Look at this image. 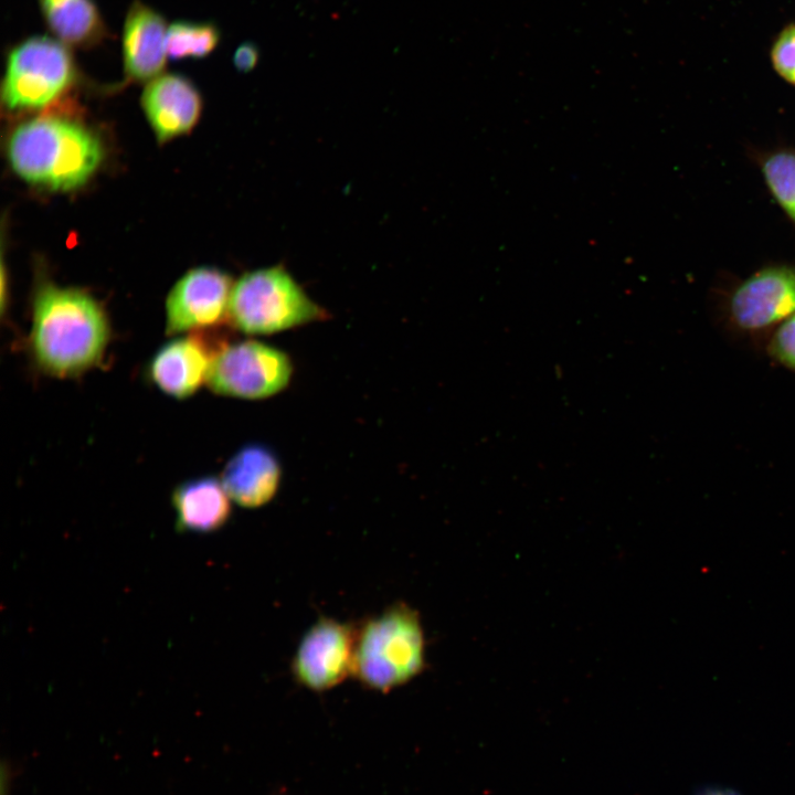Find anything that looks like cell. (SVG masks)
I'll return each instance as SVG.
<instances>
[{"mask_svg": "<svg viewBox=\"0 0 795 795\" xmlns=\"http://www.w3.org/2000/svg\"><path fill=\"white\" fill-rule=\"evenodd\" d=\"M105 311L88 294L43 285L33 304L30 350L36 365L57 378H73L95 367L109 341Z\"/></svg>", "mask_w": 795, "mask_h": 795, "instance_id": "1", "label": "cell"}, {"mask_svg": "<svg viewBox=\"0 0 795 795\" xmlns=\"http://www.w3.org/2000/svg\"><path fill=\"white\" fill-rule=\"evenodd\" d=\"M8 150L21 178L62 191L84 184L103 159L102 144L92 131L60 117L23 123L12 132Z\"/></svg>", "mask_w": 795, "mask_h": 795, "instance_id": "2", "label": "cell"}, {"mask_svg": "<svg viewBox=\"0 0 795 795\" xmlns=\"http://www.w3.org/2000/svg\"><path fill=\"white\" fill-rule=\"evenodd\" d=\"M425 634L418 613L394 603L356 633L352 674L364 688L388 693L423 672Z\"/></svg>", "mask_w": 795, "mask_h": 795, "instance_id": "3", "label": "cell"}, {"mask_svg": "<svg viewBox=\"0 0 795 795\" xmlns=\"http://www.w3.org/2000/svg\"><path fill=\"white\" fill-rule=\"evenodd\" d=\"M326 317L284 265L246 273L232 288L229 318L245 333H274Z\"/></svg>", "mask_w": 795, "mask_h": 795, "instance_id": "4", "label": "cell"}, {"mask_svg": "<svg viewBox=\"0 0 795 795\" xmlns=\"http://www.w3.org/2000/svg\"><path fill=\"white\" fill-rule=\"evenodd\" d=\"M76 75L68 46L52 36H29L7 54L2 100L9 109L44 107L66 93Z\"/></svg>", "mask_w": 795, "mask_h": 795, "instance_id": "5", "label": "cell"}, {"mask_svg": "<svg viewBox=\"0 0 795 795\" xmlns=\"http://www.w3.org/2000/svg\"><path fill=\"white\" fill-rule=\"evenodd\" d=\"M292 373L286 353L256 340H245L216 353L205 382L218 394L257 400L286 388Z\"/></svg>", "mask_w": 795, "mask_h": 795, "instance_id": "6", "label": "cell"}, {"mask_svg": "<svg viewBox=\"0 0 795 795\" xmlns=\"http://www.w3.org/2000/svg\"><path fill=\"white\" fill-rule=\"evenodd\" d=\"M356 633L335 618L316 621L303 635L292 659L294 679L315 692L340 685L352 674Z\"/></svg>", "mask_w": 795, "mask_h": 795, "instance_id": "7", "label": "cell"}, {"mask_svg": "<svg viewBox=\"0 0 795 795\" xmlns=\"http://www.w3.org/2000/svg\"><path fill=\"white\" fill-rule=\"evenodd\" d=\"M231 277L213 267L186 273L166 301V332L176 335L219 325L229 317Z\"/></svg>", "mask_w": 795, "mask_h": 795, "instance_id": "8", "label": "cell"}, {"mask_svg": "<svg viewBox=\"0 0 795 795\" xmlns=\"http://www.w3.org/2000/svg\"><path fill=\"white\" fill-rule=\"evenodd\" d=\"M795 312V266H765L733 290L729 314L733 324L749 331L782 322Z\"/></svg>", "mask_w": 795, "mask_h": 795, "instance_id": "9", "label": "cell"}, {"mask_svg": "<svg viewBox=\"0 0 795 795\" xmlns=\"http://www.w3.org/2000/svg\"><path fill=\"white\" fill-rule=\"evenodd\" d=\"M168 25L150 6L134 1L123 29V56L126 75L137 82L159 76L166 65Z\"/></svg>", "mask_w": 795, "mask_h": 795, "instance_id": "10", "label": "cell"}, {"mask_svg": "<svg viewBox=\"0 0 795 795\" xmlns=\"http://www.w3.org/2000/svg\"><path fill=\"white\" fill-rule=\"evenodd\" d=\"M220 350L198 335L174 339L152 357L149 377L166 394L189 398L206 381L211 362Z\"/></svg>", "mask_w": 795, "mask_h": 795, "instance_id": "11", "label": "cell"}, {"mask_svg": "<svg viewBox=\"0 0 795 795\" xmlns=\"http://www.w3.org/2000/svg\"><path fill=\"white\" fill-rule=\"evenodd\" d=\"M141 104L160 141L190 130L199 118L202 105L194 85L178 74H163L149 81Z\"/></svg>", "mask_w": 795, "mask_h": 795, "instance_id": "12", "label": "cell"}, {"mask_svg": "<svg viewBox=\"0 0 795 795\" xmlns=\"http://www.w3.org/2000/svg\"><path fill=\"white\" fill-rule=\"evenodd\" d=\"M280 466L275 455L262 445L240 449L223 469L221 483L230 499L245 508L261 507L275 496Z\"/></svg>", "mask_w": 795, "mask_h": 795, "instance_id": "13", "label": "cell"}, {"mask_svg": "<svg viewBox=\"0 0 795 795\" xmlns=\"http://www.w3.org/2000/svg\"><path fill=\"white\" fill-rule=\"evenodd\" d=\"M178 530L211 532L220 529L231 515L230 497L221 480L200 477L187 480L172 492Z\"/></svg>", "mask_w": 795, "mask_h": 795, "instance_id": "14", "label": "cell"}, {"mask_svg": "<svg viewBox=\"0 0 795 795\" xmlns=\"http://www.w3.org/2000/svg\"><path fill=\"white\" fill-rule=\"evenodd\" d=\"M53 36L68 47L91 49L108 36L106 23L94 0H38Z\"/></svg>", "mask_w": 795, "mask_h": 795, "instance_id": "15", "label": "cell"}, {"mask_svg": "<svg viewBox=\"0 0 795 795\" xmlns=\"http://www.w3.org/2000/svg\"><path fill=\"white\" fill-rule=\"evenodd\" d=\"M220 38V30L212 22L176 21L168 28V56L172 60L205 57L218 46Z\"/></svg>", "mask_w": 795, "mask_h": 795, "instance_id": "16", "label": "cell"}, {"mask_svg": "<svg viewBox=\"0 0 795 795\" xmlns=\"http://www.w3.org/2000/svg\"><path fill=\"white\" fill-rule=\"evenodd\" d=\"M761 170L770 192L795 223V150L780 149L765 155Z\"/></svg>", "mask_w": 795, "mask_h": 795, "instance_id": "17", "label": "cell"}, {"mask_svg": "<svg viewBox=\"0 0 795 795\" xmlns=\"http://www.w3.org/2000/svg\"><path fill=\"white\" fill-rule=\"evenodd\" d=\"M771 59L775 71L785 81L795 84V24L786 26L778 34Z\"/></svg>", "mask_w": 795, "mask_h": 795, "instance_id": "18", "label": "cell"}, {"mask_svg": "<svg viewBox=\"0 0 795 795\" xmlns=\"http://www.w3.org/2000/svg\"><path fill=\"white\" fill-rule=\"evenodd\" d=\"M768 351L777 362L795 371V312L780 324L770 340Z\"/></svg>", "mask_w": 795, "mask_h": 795, "instance_id": "19", "label": "cell"}, {"mask_svg": "<svg viewBox=\"0 0 795 795\" xmlns=\"http://www.w3.org/2000/svg\"><path fill=\"white\" fill-rule=\"evenodd\" d=\"M259 59V51L252 42L242 43L235 51L233 63L239 71L248 72L255 67Z\"/></svg>", "mask_w": 795, "mask_h": 795, "instance_id": "20", "label": "cell"}, {"mask_svg": "<svg viewBox=\"0 0 795 795\" xmlns=\"http://www.w3.org/2000/svg\"><path fill=\"white\" fill-rule=\"evenodd\" d=\"M18 765L11 759H2L0 766V795H12Z\"/></svg>", "mask_w": 795, "mask_h": 795, "instance_id": "21", "label": "cell"}]
</instances>
